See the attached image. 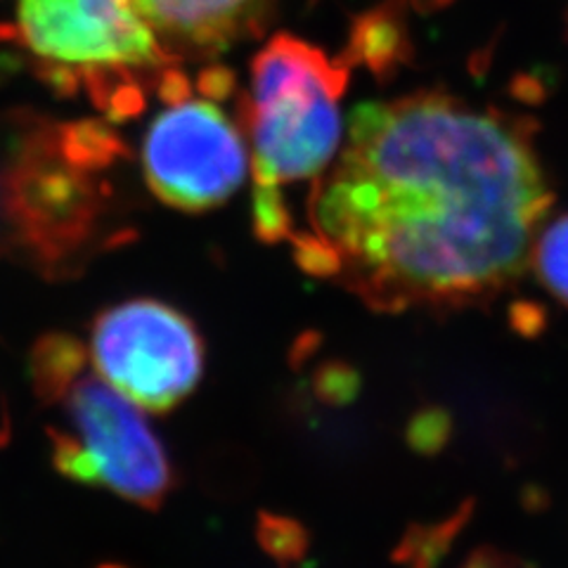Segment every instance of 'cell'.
Listing matches in <instances>:
<instances>
[{
	"instance_id": "ba28073f",
	"label": "cell",
	"mask_w": 568,
	"mask_h": 568,
	"mask_svg": "<svg viewBox=\"0 0 568 568\" xmlns=\"http://www.w3.org/2000/svg\"><path fill=\"white\" fill-rule=\"evenodd\" d=\"M142 20L175 64L213 62L237 43L258 39L275 0H135Z\"/></svg>"
},
{
	"instance_id": "5b68a950",
	"label": "cell",
	"mask_w": 568,
	"mask_h": 568,
	"mask_svg": "<svg viewBox=\"0 0 568 568\" xmlns=\"http://www.w3.org/2000/svg\"><path fill=\"white\" fill-rule=\"evenodd\" d=\"M17 39L48 81L112 116L140 112L175 67L135 0H20Z\"/></svg>"
},
{
	"instance_id": "8992f818",
	"label": "cell",
	"mask_w": 568,
	"mask_h": 568,
	"mask_svg": "<svg viewBox=\"0 0 568 568\" xmlns=\"http://www.w3.org/2000/svg\"><path fill=\"white\" fill-rule=\"evenodd\" d=\"M154 95L164 102L140 148L142 175L156 200L181 211H209L225 204L248 175V148L240 104L230 112L235 79L209 64L197 81L183 67L159 79Z\"/></svg>"
},
{
	"instance_id": "277c9868",
	"label": "cell",
	"mask_w": 568,
	"mask_h": 568,
	"mask_svg": "<svg viewBox=\"0 0 568 568\" xmlns=\"http://www.w3.org/2000/svg\"><path fill=\"white\" fill-rule=\"evenodd\" d=\"M69 336L39 342L31 361L39 398L58 410L50 432L58 471L154 509L173 486L169 455L140 407L88 369Z\"/></svg>"
},
{
	"instance_id": "9c48e42d",
	"label": "cell",
	"mask_w": 568,
	"mask_h": 568,
	"mask_svg": "<svg viewBox=\"0 0 568 568\" xmlns=\"http://www.w3.org/2000/svg\"><path fill=\"white\" fill-rule=\"evenodd\" d=\"M545 290L568 306V213L542 230L530 252V263Z\"/></svg>"
},
{
	"instance_id": "30bf717a",
	"label": "cell",
	"mask_w": 568,
	"mask_h": 568,
	"mask_svg": "<svg viewBox=\"0 0 568 568\" xmlns=\"http://www.w3.org/2000/svg\"><path fill=\"white\" fill-rule=\"evenodd\" d=\"M462 568H514V564H511V559H507L503 555L484 549V552L471 555Z\"/></svg>"
},
{
	"instance_id": "6da1fadb",
	"label": "cell",
	"mask_w": 568,
	"mask_h": 568,
	"mask_svg": "<svg viewBox=\"0 0 568 568\" xmlns=\"http://www.w3.org/2000/svg\"><path fill=\"white\" fill-rule=\"evenodd\" d=\"M552 192L530 135L440 93L367 102L294 233L298 263L382 313L481 304L519 280Z\"/></svg>"
},
{
	"instance_id": "7a4b0ae2",
	"label": "cell",
	"mask_w": 568,
	"mask_h": 568,
	"mask_svg": "<svg viewBox=\"0 0 568 568\" xmlns=\"http://www.w3.org/2000/svg\"><path fill=\"white\" fill-rule=\"evenodd\" d=\"M126 152L98 121L0 116V256L64 277L131 240L116 185Z\"/></svg>"
},
{
	"instance_id": "52a82bcc",
	"label": "cell",
	"mask_w": 568,
	"mask_h": 568,
	"mask_svg": "<svg viewBox=\"0 0 568 568\" xmlns=\"http://www.w3.org/2000/svg\"><path fill=\"white\" fill-rule=\"evenodd\" d=\"M204 342L192 320L156 298L123 301L102 311L88 361L140 410L169 413L204 375Z\"/></svg>"
},
{
	"instance_id": "3957f363",
	"label": "cell",
	"mask_w": 568,
	"mask_h": 568,
	"mask_svg": "<svg viewBox=\"0 0 568 568\" xmlns=\"http://www.w3.org/2000/svg\"><path fill=\"white\" fill-rule=\"evenodd\" d=\"M348 74L342 58L292 33L273 36L254 55L248 88L240 95V121L261 240L294 235L287 194L301 185L311 192L339 154Z\"/></svg>"
}]
</instances>
